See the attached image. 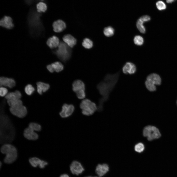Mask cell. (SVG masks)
<instances>
[{"label": "cell", "mask_w": 177, "mask_h": 177, "mask_svg": "<svg viewBox=\"0 0 177 177\" xmlns=\"http://www.w3.org/2000/svg\"><path fill=\"white\" fill-rule=\"evenodd\" d=\"M120 71L114 74H108L103 80L97 86V88L102 97L100 99L97 110L101 111L104 102L107 101L109 95L117 83L120 75Z\"/></svg>", "instance_id": "1"}, {"label": "cell", "mask_w": 177, "mask_h": 177, "mask_svg": "<svg viewBox=\"0 0 177 177\" xmlns=\"http://www.w3.org/2000/svg\"><path fill=\"white\" fill-rule=\"evenodd\" d=\"M36 13L30 14L28 19L30 33L33 37H36L44 35V29L40 19V14Z\"/></svg>", "instance_id": "2"}, {"label": "cell", "mask_w": 177, "mask_h": 177, "mask_svg": "<svg viewBox=\"0 0 177 177\" xmlns=\"http://www.w3.org/2000/svg\"><path fill=\"white\" fill-rule=\"evenodd\" d=\"M1 152L5 155L4 159L5 163L10 164L16 160L17 157V151L16 147L9 144H6L3 145L0 148Z\"/></svg>", "instance_id": "3"}, {"label": "cell", "mask_w": 177, "mask_h": 177, "mask_svg": "<svg viewBox=\"0 0 177 177\" xmlns=\"http://www.w3.org/2000/svg\"><path fill=\"white\" fill-rule=\"evenodd\" d=\"M80 106L82 113L87 116L92 115L98 109L95 103L87 99H83L82 101Z\"/></svg>", "instance_id": "4"}, {"label": "cell", "mask_w": 177, "mask_h": 177, "mask_svg": "<svg viewBox=\"0 0 177 177\" xmlns=\"http://www.w3.org/2000/svg\"><path fill=\"white\" fill-rule=\"evenodd\" d=\"M161 82V78L159 75L152 73L147 76L145 83L146 88L148 90L153 91L156 90L155 85H160Z\"/></svg>", "instance_id": "5"}, {"label": "cell", "mask_w": 177, "mask_h": 177, "mask_svg": "<svg viewBox=\"0 0 177 177\" xmlns=\"http://www.w3.org/2000/svg\"><path fill=\"white\" fill-rule=\"evenodd\" d=\"M58 48L56 51V53L59 58L63 61H66L70 57L71 50L68 46L64 42H60Z\"/></svg>", "instance_id": "6"}, {"label": "cell", "mask_w": 177, "mask_h": 177, "mask_svg": "<svg viewBox=\"0 0 177 177\" xmlns=\"http://www.w3.org/2000/svg\"><path fill=\"white\" fill-rule=\"evenodd\" d=\"M143 135L147 137L148 140L151 141L159 138L161 136L158 129L155 127L150 125L146 126L144 128Z\"/></svg>", "instance_id": "7"}, {"label": "cell", "mask_w": 177, "mask_h": 177, "mask_svg": "<svg viewBox=\"0 0 177 177\" xmlns=\"http://www.w3.org/2000/svg\"><path fill=\"white\" fill-rule=\"evenodd\" d=\"M72 89L79 99H83L85 98V85L82 81L78 79L74 81L72 84Z\"/></svg>", "instance_id": "8"}, {"label": "cell", "mask_w": 177, "mask_h": 177, "mask_svg": "<svg viewBox=\"0 0 177 177\" xmlns=\"http://www.w3.org/2000/svg\"><path fill=\"white\" fill-rule=\"evenodd\" d=\"M9 109L12 114L19 118H23L27 114V109L22 102L10 107Z\"/></svg>", "instance_id": "9"}, {"label": "cell", "mask_w": 177, "mask_h": 177, "mask_svg": "<svg viewBox=\"0 0 177 177\" xmlns=\"http://www.w3.org/2000/svg\"><path fill=\"white\" fill-rule=\"evenodd\" d=\"M74 109V106L73 104L65 103L62 106L61 110L60 112L59 115L62 118H68L73 114Z\"/></svg>", "instance_id": "10"}, {"label": "cell", "mask_w": 177, "mask_h": 177, "mask_svg": "<svg viewBox=\"0 0 177 177\" xmlns=\"http://www.w3.org/2000/svg\"><path fill=\"white\" fill-rule=\"evenodd\" d=\"M150 20V16L146 15L141 16L137 20L136 23V27L141 33L143 34L146 33V29L143 24L145 22L149 21Z\"/></svg>", "instance_id": "11"}, {"label": "cell", "mask_w": 177, "mask_h": 177, "mask_svg": "<svg viewBox=\"0 0 177 177\" xmlns=\"http://www.w3.org/2000/svg\"><path fill=\"white\" fill-rule=\"evenodd\" d=\"M23 135L27 139L31 141H35L39 138V135L35 131L29 127L24 130Z\"/></svg>", "instance_id": "12"}, {"label": "cell", "mask_w": 177, "mask_h": 177, "mask_svg": "<svg viewBox=\"0 0 177 177\" xmlns=\"http://www.w3.org/2000/svg\"><path fill=\"white\" fill-rule=\"evenodd\" d=\"M72 173L76 175L82 173L84 169L80 163L76 161L72 162L70 166Z\"/></svg>", "instance_id": "13"}, {"label": "cell", "mask_w": 177, "mask_h": 177, "mask_svg": "<svg viewBox=\"0 0 177 177\" xmlns=\"http://www.w3.org/2000/svg\"><path fill=\"white\" fill-rule=\"evenodd\" d=\"M123 73L126 74L132 75L135 74L136 71V68L135 64L130 62H126L122 68Z\"/></svg>", "instance_id": "14"}, {"label": "cell", "mask_w": 177, "mask_h": 177, "mask_svg": "<svg viewBox=\"0 0 177 177\" xmlns=\"http://www.w3.org/2000/svg\"><path fill=\"white\" fill-rule=\"evenodd\" d=\"M46 68L50 73H52L54 71L59 72L63 70L64 66L61 62L56 61L47 65Z\"/></svg>", "instance_id": "15"}, {"label": "cell", "mask_w": 177, "mask_h": 177, "mask_svg": "<svg viewBox=\"0 0 177 177\" xmlns=\"http://www.w3.org/2000/svg\"><path fill=\"white\" fill-rule=\"evenodd\" d=\"M15 82L12 78L5 77H1L0 78V86L1 87L4 86L11 88L15 85Z\"/></svg>", "instance_id": "16"}, {"label": "cell", "mask_w": 177, "mask_h": 177, "mask_svg": "<svg viewBox=\"0 0 177 177\" xmlns=\"http://www.w3.org/2000/svg\"><path fill=\"white\" fill-rule=\"evenodd\" d=\"M0 25L9 29H11L14 27L12 19L10 17L7 16H5L0 20Z\"/></svg>", "instance_id": "17"}, {"label": "cell", "mask_w": 177, "mask_h": 177, "mask_svg": "<svg viewBox=\"0 0 177 177\" xmlns=\"http://www.w3.org/2000/svg\"><path fill=\"white\" fill-rule=\"evenodd\" d=\"M29 161L31 165L33 167H36L38 165L39 167L41 168H44L48 164L47 162L41 160L36 157L30 158Z\"/></svg>", "instance_id": "18"}, {"label": "cell", "mask_w": 177, "mask_h": 177, "mask_svg": "<svg viewBox=\"0 0 177 177\" xmlns=\"http://www.w3.org/2000/svg\"><path fill=\"white\" fill-rule=\"evenodd\" d=\"M52 26L54 31L58 33L63 31L66 27L65 23L61 20H58L54 22Z\"/></svg>", "instance_id": "19"}, {"label": "cell", "mask_w": 177, "mask_h": 177, "mask_svg": "<svg viewBox=\"0 0 177 177\" xmlns=\"http://www.w3.org/2000/svg\"><path fill=\"white\" fill-rule=\"evenodd\" d=\"M109 170V167L107 164H99L96 167L95 172L100 177L105 174Z\"/></svg>", "instance_id": "20"}, {"label": "cell", "mask_w": 177, "mask_h": 177, "mask_svg": "<svg viewBox=\"0 0 177 177\" xmlns=\"http://www.w3.org/2000/svg\"><path fill=\"white\" fill-rule=\"evenodd\" d=\"M63 40L65 43L71 48L73 47L76 43V39L70 34L64 35L63 37Z\"/></svg>", "instance_id": "21"}, {"label": "cell", "mask_w": 177, "mask_h": 177, "mask_svg": "<svg viewBox=\"0 0 177 177\" xmlns=\"http://www.w3.org/2000/svg\"><path fill=\"white\" fill-rule=\"evenodd\" d=\"M59 43V39L55 36L49 38L46 42L47 45L51 49L58 47Z\"/></svg>", "instance_id": "22"}, {"label": "cell", "mask_w": 177, "mask_h": 177, "mask_svg": "<svg viewBox=\"0 0 177 177\" xmlns=\"http://www.w3.org/2000/svg\"><path fill=\"white\" fill-rule=\"evenodd\" d=\"M22 96L20 92L18 90H16L14 92L8 93L5 96V98L7 100H15L20 99Z\"/></svg>", "instance_id": "23"}, {"label": "cell", "mask_w": 177, "mask_h": 177, "mask_svg": "<svg viewBox=\"0 0 177 177\" xmlns=\"http://www.w3.org/2000/svg\"><path fill=\"white\" fill-rule=\"evenodd\" d=\"M36 85L37 91L40 95L42 94L43 92L46 91L50 88V86L48 84L41 82H37Z\"/></svg>", "instance_id": "24"}, {"label": "cell", "mask_w": 177, "mask_h": 177, "mask_svg": "<svg viewBox=\"0 0 177 177\" xmlns=\"http://www.w3.org/2000/svg\"><path fill=\"white\" fill-rule=\"evenodd\" d=\"M114 30L111 26L105 28L103 30V32L105 36L109 37L112 36L114 34Z\"/></svg>", "instance_id": "25"}, {"label": "cell", "mask_w": 177, "mask_h": 177, "mask_svg": "<svg viewBox=\"0 0 177 177\" xmlns=\"http://www.w3.org/2000/svg\"><path fill=\"white\" fill-rule=\"evenodd\" d=\"M82 46L85 48L89 49L91 48L93 45L92 41L88 38H85L83 40L82 43Z\"/></svg>", "instance_id": "26"}, {"label": "cell", "mask_w": 177, "mask_h": 177, "mask_svg": "<svg viewBox=\"0 0 177 177\" xmlns=\"http://www.w3.org/2000/svg\"><path fill=\"white\" fill-rule=\"evenodd\" d=\"M36 132L40 131L42 129V127L39 124L35 122H31L30 123L28 126Z\"/></svg>", "instance_id": "27"}, {"label": "cell", "mask_w": 177, "mask_h": 177, "mask_svg": "<svg viewBox=\"0 0 177 177\" xmlns=\"http://www.w3.org/2000/svg\"><path fill=\"white\" fill-rule=\"evenodd\" d=\"M36 8L38 12L39 13L42 12H44L46 10L47 6L45 3L41 2L37 4Z\"/></svg>", "instance_id": "28"}, {"label": "cell", "mask_w": 177, "mask_h": 177, "mask_svg": "<svg viewBox=\"0 0 177 177\" xmlns=\"http://www.w3.org/2000/svg\"><path fill=\"white\" fill-rule=\"evenodd\" d=\"M134 44L138 45H141L144 43V39L140 35L136 36L134 38Z\"/></svg>", "instance_id": "29"}, {"label": "cell", "mask_w": 177, "mask_h": 177, "mask_svg": "<svg viewBox=\"0 0 177 177\" xmlns=\"http://www.w3.org/2000/svg\"><path fill=\"white\" fill-rule=\"evenodd\" d=\"M145 149L144 144L142 143H139L136 144L135 146V150L138 153H141L143 152Z\"/></svg>", "instance_id": "30"}, {"label": "cell", "mask_w": 177, "mask_h": 177, "mask_svg": "<svg viewBox=\"0 0 177 177\" xmlns=\"http://www.w3.org/2000/svg\"><path fill=\"white\" fill-rule=\"evenodd\" d=\"M35 90L34 88L31 84L27 85L25 87V91L28 95H31Z\"/></svg>", "instance_id": "31"}, {"label": "cell", "mask_w": 177, "mask_h": 177, "mask_svg": "<svg viewBox=\"0 0 177 177\" xmlns=\"http://www.w3.org/2000/svg\"><path fill=\"white\" fill-rule=\"evenodd\" d=\"M157 8L159 10H162L165 9L166 6L164 3L163 1L160 0L158 1L156 3Z\"/></svg>", "instance_id": "32"}, {"label": "cell", "mask_w": 177, "mask_h": 177, "mask_svg": "<svg viewBox=\"0 0 177 177\" xmlns=\"http://www.w3.org/2000/svg\"><path fill=\"white\" fill-rule=\"evenodd\" d=\"M8 93V90L6 88L1 87L0 88V95L1 97L5 96Z\"/></svg>", "instance_id": "33"}, {"label": "cell", "mask_w": 177, "mask_h": 177, "mask_svg": "<svg viewBox=\"0 0 177 177\" xmlns=\"http://www.w3.org/2000/svg\"><path fill=\"white\" fill-rule=\"evenodd\" d=\"M60 177H69V176L67 174H64L61 175Z\"/></svg>", "instance_id": "34"}, {"label": "cell", "mask_w": 177, "mask_h": 177, "mask_svg": "<svg viewBox=\"0 0 177 177\" xmlns=\"http://www.w3.org/2000/svg\"><path fill=\"white\" fill-rule=\"evenodd\" d=\"M175 0H166V2L168 3H171L173 2Z\"/></svg>", "instance_id": "35"}, {"label": "cell", "mask_w": 177, "mask_h": 177, "mask_svg": "<svg viewBox=\"0 0 177 177\" xmlns=\"http://www.w3.org/2000/svg\"><path fill=\"white\" fill-rule=\"evenodd\" d=\"M97 177V176H86V177Z\"/></svg>", "instance_id": "36"}, {"label": "cell", "mask_w": 177, "mask_h": 177, "mask_svg": "<svg viewBox=\"0 0 177 177\" xmlns=\"http://www.w3.org/2000/svg\"></svg>", "instance_id": "37"}, {"label": "cell", "mask_w": 177, "mask_h": 177, "mask_svg": "<svg viewBox=\"0 0 177 177\" xmlns=\"http://www.w3.org/2000/svg\"></svg>", "instance_id": "38"}, {"label": "cell", "mask_w": 177, "mask_h": 177, "mask_svg": "<svg viewBox=\"0 0 177 177\" xmlns=\"http://www.w3.org/2000/svg\"></svg>", "instance_id": "39"}]
</instances>
